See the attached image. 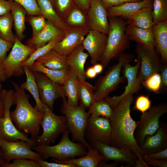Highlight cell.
<instances>
[{
    "label": "cell",
    "instance_id": "681fc988",
    "mask_svg": "<svg viewBox=\"0 0 167 167\" xmlns=\"http://www.w3.org/2000/svg\"><path fill=\"white\" fill-rule=\"evenodd\" d=\"M161 72V85L160 89L165 90L167 87V64H162L160 72Z\"/></svg>",
    "mask_w": 167,
    "mask_h": 167
},
{
    "label": "cell",
    "instance_id": "f5cc1de1",
    "mask_svg": "<svg viewBox=\"0 0 167 167\" xmlns=\"http://www.w3.org/2000/svg\"><path fill=\"white\" fill-rule=\"evenodd\" d=\"M145 155L151 158L160 160H167V148L157 152Z\"/></svg>",
    "mask_w": 167,
    "mask_h": 167
},
{
    "label": "cell",
    "instance_id": "d4e9b609",
    "mask_svg": "<svg viewBox=\"0 0 167 167\" xmlns=\"http://www.w3.org/2000/svg\"><path fill=\"white\" fill-rule=\"evenodd\" d=\"M152 30L161 62L167 64V20L154 24Z\"/></svg>",
    "mask_w": 167,
    "mask_h": 167
},
{
    "label": "cell",
    "instance_id": "db71d44e",
    "mask_svg": "<svg viewBox=\"0 0 167 167\" xmlns=\"http://www.w3.org/2000/svg\"><path fill=\"white\" fill-rule=\"evenodd\" d=\"M92 0H73L74 3L88 14Z\"/></svg>",
    "mask_w": 167,
    "mask_h": 167
},
{
    "label": "cell",
    "instance_id": "9f6ffc18",
    "mask_svg": "<svg viewBox=\"0 0 167 167\" xmlns=\"http://www.w3.org/2000/svg\"><path fill=\"white\" fill-rule=\"evenodd\" d=\"M97 74L101 73L103 71L104 66L101 63H97L92 66Z\"/></svg>",
    "mask_w": 167,
    "mask_h": 167
},
{
    "label": "cell",
    "instance_id": "1f68e13d",
    "mask_svg": "<svg viewBox=\"0 0 167 167\" xmlns=\"http://www.w3.org/2000/svg\"><path fill=\"white\" fill-rule=\"evenodd\" d=\"M23 67L26 79L25 81L20 86L30 92L35 101L36 105L34 107L41 113H43V103L40 97L37 85L33 72L30 70L28 66H24Z\"/></svg>",
    "mask_w": 167,
    "mask_h": 167
},
{
    "label": "cell",
    "instance_id": "d6a6232c",
    "mask_svg": "<svg viewBox=\"0 0 167 167\" xmlns=\"http://www.w3.org/2000/svg\"><path fill=\"white\" fill-rule=\"evenodd\" d=\"M64 21L71 28H89L87 14L79 8L74 3Z\"/></svg>",
    "mask_w": 167,
    "mask_h": 167
},
{
    "label": "cell",
    "instance_id": "7402d4cb",
    "mask_svg": "<svg viewBox=\"0 0 167 167\" xmlns=\"http://www.w3.org/2000/svg\"><path fill=\"white\" fill-rule=\"evenodd\" d=\"M82 44L78 46L66 56V59L70 67L77 75L78 80H86L84 65L89 56L88 53L84 51Z\"/></svg>",
    "mask_w": 167,
    "mask_h": 167
},
{
    "label": "cell",
    "instance_id": "7bdbcfd3",
    "mask_svg": "<svg viewBox=\"0 0 167 167\" xmlns=\"http://www.w3.org/2000/svg\"><path fill=\"white\" fill-rule=\"evenodd\" d=\"M1 167H41V166L36 161L26 158H19L13 160L11 163H5Z\"/></svg>",
    "mask_w": 167,
    "mask_h": 167
},
{
    "label": "cell",
    "instance_id": "e0dca14e",
    "mask_svg": "<svg viewBox=\"0 0 167 167\" xmlns=\"http://www.w3.org/2000/svg\"><path fill=\"white\" fill-rule=\"evenodd\" d=\"M88 15L90 30L108 35L109 28L107 10L101 0H92Z\"/></svg>",
    "mask_w": 167,
    "mask_h": 167
},
{
    "label": "cell",
    "instance_id": "83f0119b",
    "mask_svg": "<svg viewBox=\"0 0 167 167\" xmlns=\"http://www.w3.org/2000/svg\"><path fill=\"white\" fill-rule=\"evenodd\" d=\"M122 18L126 19L127 24L140 28L152 29L154 25L152 20V7L143 9Z\"/></svg>",
    "mask_w": 167,
    "mask_h": 167
},
{
    "label": "cell",
    "instance_id": "ba28073f",
    "mask_svg": "<svg viewBox=\"0 0 167 167\" xmlns=\"http://www.w3.org/2000/svg\"><path fill=\"white\" fill-rule=\"evenodd\" d=\"M43 105L44 116L41 125L43 132L41 135L34 139L35 145H49L54 142L60 134L68 130L65 115H57L46 105L43 103Z\"/></svg>",
    "mask_w": 167,
    "mask_h": 167
},
{
    "label": "cell",
    "instance_id": "e575fe53",
    "mask_svg": "<svg viewBox=\"0 0 167 167\" xmlns=\"http://www.w3.org/2000/svg\"><path fill=\"white\" fill-rule=\"evenodd\" d=\"M95 87L85 80H78V95L80 105L85 109H89L94 102L93 93Z\"/></svg>",
    "mask_w": 167,
    "mask_h": 167
},
{
    "label": "cell",
    "instance_id": "4fadbf2b",
    "mask_svg": "<svg viewBox=\"0 0 167 167\" xmlns=\"http://www.w3.org/2000/svg\"><path fill=\"white\" fill-rule=\"evenodd\" d=\"M40 97L42 103L53 111L55 101L66 97L63 86L50 79L45 74L33 71Z\"/></svg>",
    "mask_w": 167,
    "mask_h": 167
},
{
    "label": "cell",
    "instance_id": "d6986e66",
    "mask_svg": "<svg viewBox=\"0 0 167 167\" xmlns=\"http://www.w3.org/2000/svg\"><path fill=\"white\" fill-rule=\"evenodd\" d=\"M86 130L88 133L98 141L110 145L111 127L109 119L101 117L90 116Z\"/></svg>",
    "mask_w": 167,
    "mask_h": 167
},
{
    "label": "cell",
    "instance_id": "4316f807",
    "mask_svg": "<svg viewBox=\"0 0 167 167\" xmlns=\"http://www.w3.org/2000/svg\"><path fill=\"white\" fill-rule=\"evenodd\" d=\"M40 14L65 32L70 27L58 15L49 0H36Z\"/></svg>",
    "mask_w": 167,
    "mask_h": 167
},
{
    "label": "cell",
    "instance_id": "e7e4bbea",
    "mask_svg": "<svg viewBox=\"0 0 167 167\" xmlns=\"http://www.w3.org/2000/svg\"><path fill=\"white\" fill-rule=\"evenodd\" d=\"M49 1L51 2V3L53 5L55 9V0H49Z\"/></svg>",
    "mask_w": 167,
    "mask_h": 167
},
{
    "label": "cell",
    "instance_id": "8992f818",
    "mask_svg": "<svg viewBox=\"0 0 167 167\" xmlns=\"http://www.w3.org/2000/svg\"><path fill=\"white\" fill-rule=\"evenodd\" d=\"M62 99L61 113L65 116L68 130L72 135L73 141H78L87 148L89 145L85 138V131L90 114L81 105L72 106L68 105L66 97Z\"/></svg>",
    "mask_w": 167,
    "mask_h": 167
},
{
    "label": "cell",
    "instance_id": "4dcf8cb0",
    "mask_svg": "<svg viewBox=\"0 0 167 167\" xmlns=\"http://www.w3.org/2000/svg\"><path fill=\"white\" fill-rule=\"evenodd\" d=\"M78 80L76 73L70 67L69 74L62 86L67 98V103L72 106L79 105L77 89Z\"/></svg>",
    "mask_w": 167,
    "mask_h": 167
},
{
    "label": "cell",
    "instance_id": "bcb514c9",
    "mask_svg": "<svg viewBox=\"0 0 167 167\" xmlns=\"http://www.w3.org/2000/svg\"><path fill=\"white\" fill-rule=\"evenodd\" d=\"M14 45V43L7 41L0 35V63H2L7 56V54Z\"/></svg>",
    "mask_w": 167,
    "mask_h": 167
},
{
    "label": "cell",
    "instance_id": "7dc6e473",
    "mask_svg": "<svg viewBox=\"0 0 167 167\" xmlns=\"http://www.w3.org/2000/svg\"><path fill=\"white\" fill-rule=\"evenodd\" d=\"M143 158L148 165L157 167H167V160H160L148 157L145 154L143 155Z\"/></svg>",
    "mask_w": 167,
    "mask_h": 167
},
{
    "label": "cell",
    "instance_id": "277c9868",
    "mask_svg": "<svg viewBox=\"0 0 167 167\" xmlns=\"http://www.w3.org/2000/svg\"><path fill=\"white\" fill-rule=\"evenodd\" d=\"M109 28L105 51L101 61L104 67L129 46V39L125 32L126 20L121 17L108 16Z\"/></svg>",
    "mask_w": 167,
    "mask_h": 167
},
{
    "label": "cell",
    "instance_id": "91938a15",
    "mask_svg": "<svg viewBox=\"0 0 167 167\" xmlns=\"http://www.w3.org/2000/svg\"><path fill=\"white\" fill-rule=\"evenodd\" d=\"M135 167H150L146 163H144L138 159L135 161Z\"/></svg>",
    "mask_w": 167,
    "mask_h": 167
},
{
    "label": "cell",
    "instance_id": "ac0fdd59",
    "mask_svg": "<svg viewBox=\"0 0 167 167\" xmlns=\"http://www.w3.org/2000/svg\"><path fill=\"white\" fill-rule=\"evenodd\" d=\"M129 63H126L122 67L124 76L126 78L127 81V84L124 92L119 96H108L105 98V100L113 109L116 107L120 100L125 96L131 93L134 94L138 91L135 84L140 66L139 56L137 55V59L135 65L132 66Z\"/></svg>",
    "mask_w": 167,
    "mask_h": 167
},
{
    "label": "cell",
    "instance_id": "cb8c5ba5",
    "mask_svg": "<svg viewBox=\"0 0 167 167\" xmlns=\"http://www.w3.org/2000/svg\"><path fill=\"white\" fill-rule=\"evenodd\" d=\"M86 154L78 158H73L65 161H59L55 159V162L73 165L75 167H96L99 163L103 161V156L89 144L87 147Z\"/></svg>",
    "mask_w": 167,
    "mask_h": 167
},
{
    "label": "cell",
    "instance_id": "484cf974",
    "mask_svg": "<svg viewBox=\"0 0 167 167\" xmlns=\"http://www.w3.org/2000/svg\"><path fill=\"white\" fill-rule=\"evenodd\" d=\"M125 32L129 40L148 48L155 47V42L152 29L140 28L127 24Z\"/></svg>",
    "mask_w": 167,
    "mask_h": 167
},
{
    "label": "cell",
    "instance_id": "680465c9",
    "mask_svg": "<svg viewBox=\"0 0 167 167\" xmlns=\"http://www.w3.org/2000/svg\"><path fill=\"white\" fill-rule=\"evenodd\" d=\"M118 163L115 162L110 164H107L105 162L101 161L99 163L97 167H116Z\"/></svg>",
    "mask_w": 167,
    "mask_h": 167
},
{
    "label": "cell",
    "instance_id": "94428289",
    "mask_svg": "<svg viewBox=\"0 0 167 167\" xmlns=\"http://www.w3.org/2000/svg\"><path fill=\"white\" fill-rule=\"evenodd\" d=\"M6 163L3 151L0 146V167Z\"/></svg>",
    "mask_w": 167,
    "mask_h": 167
},
{
    "label": "cell",
    "instance_id": "7c38bea8",
    "mask_svg": "<svg viewBox=\"0 0 167 167\" xmlns=\"http://www.w3.org/2000/svg\"><path fill=\"white\" fill-rule=\"evenodd\" d=\"M87 136L89 144L103 156V159L102 161L106 162L113 160L118 164H126L130 166H135L138 158L129 149L119 148L101 143L95 139L88 133Z\"/></svg>",
    "mask_w": 167,
    "mask_h": 167
},
{
    "label": "cell",
    "instance_id": "9c48e42d",
    "mask_svg": "<svg viewBox=\"0 0 167 167\" xmlns=\"http://www.w3.org/2000/svg\"><path fill=\"white\" fill-rule=\"evenodd\" d=\"M35 50L23 44L16 36L10 53L1 63L6 78L22 76L24 73L22 63Z\"/></svg>",
    "mask_w": 167,
    "mask_h": 167
},
{
    "label": "cell",
    "instance_id": "d590c367",
    "mask_svg": "<svg viewBox=\"0 0 167 167\" xmlns=\"http://www.w3.org/2000/svg\"><path fill=\"white\" fill-rule=\"evenodd\" d=\"M64 35L55 37L44 45L36 49L28 58L22 63V66H27L29 67L38 58L53 49L55 45L62 40Z\"/></svg>",
    "mask_w": 167,
    "mask_h": 167
},
{
    "label": "cell",
    "instance_id": "b9f144b4",
    "mask_svg": "<svg viewBox=\"0 0 167 167\" xmlns=\"http://www.w3.org/2000/svg\"><path fill=\"white\" fill-rule=\"evenodd\" d=\"M74 3L73 0H55V9L64 21Z\"/></svg>",
    "mask_w": 167,
    "mask_h": 167
},
{
    "label": "cell",
    "instance_id": "52a82bcc",
    "mask_svg": "<svg viewBox=\"0 0 167 167\" xmlns=\"http://www.w3.org/2000/svg\"><path fill=\"white\" fill-rule=\"evenodd\" d=\"M14 90L3 89L1 99L4 106V115L0 116V139L9 141L23 140L30 144L32 148L35 145L34 139L19 131L14 125L10 116V108L13 105Z\"/></svg>",
    "mask_w": 167,
    "mask_h": 167
},
{
    "label": "cell",
    "instance_id": "8d00e7d4",
    "mask_svg": "<svg viewBox=\"0 0 167 167\" xmlns=\"http://www.w3.org/2000/svg\"><path fill=\"white\" fill-rule=\"evenodd\" d=\"M13 20L11 12L0 16V35L4 39L13 43L16 36L12 32Z\"/></svg>",
    "mask_w": 167,
    "mask_h": 167
},
{
    "label": "cell",
    "instance_id": "836d02e7",
    "mask_svg": "<svg viewBox=\"0 0 167 167\" xmlns=\"http://www.w3.org/2000/svg\"><path fill=\"white\" fill-rule=\"evenodd\" d=\"M29 67L32 71L44 73L51 80L62 86L68 76L69 70L49 69L36 61Z\"/></svg>",
    "mask_w": 167,
    "mask_h": 167
},
{
    "label": "cell",
    "instance_id": "be15d7a7",
    "mask_svg": "<svg viewBox=\"0 0 167 167\" xmlns=\"http://www.w3.org/2000/svg\"><path fill=\"white\" fill-rule=\"evenodd\" d=\"M2 86L1 84V82L0 81V99H1L2 93Z\"/></svg>",
    "mask_w": 167,
    "mask_h": 167
},
{
    "label": "cell",
    "instance_id": "5bb4252c",
    "mask_svg": "<svg viewBox=\"0 0 167 167\" xmlns=\"http://www.w3.org/2000/svg\"><path fill=\"white\" fill-rule=\"evenodd\" d=\"M0 146L4 153L6 163L19 158H26L39 161L40 156L32 150V146L23 140L9 141L0 139Z\"/></svg>",
    "mask_w": 167,
    "mask_h": 167
},
{
    "label": "cell",
    "instance_id": "6f0895ef",
    "mask_svg": "<svg viewBox=\"0 0 167 167\" xmlns=\"http://www.w3.org/2000/svg\"><path fill=\"white\" fill-rule=\"evenodd\" d=\"M7 79L2 64L0 63V81L1 83L4 82L6 81Z\"/></svg>",
    "mask_w": 167,
    "mask_h": 167
},
{
    "label": "cell",
    "instance_id": "c3c4849f",
    "mask_svg": "<svg viewBox=\"0 0 167 167\" xmlns=\"http://www.w3.org/2000/svg\"><path fill=\"white\" fill-rule=\"evenodd\" d=\"M104 6L108 9L113 6H117L126 2H138L142 0H101Z\"/></svg>",
    "mask_w": 167,
    "mask_h": 167
},
{
    "label": "cell",
    "instance_id": "6da1fadb",
    "mask_svg": "<svg viewBox=\"0 0 167 167\" xmlns=\"http://www.w3.org/2000/svg\"><path fill=\"white\" fill-rule=\"evenodd\" d=\"M133 95L131 93L125 96L113 109L109 119L111 127L110 145L119 148H128L138 160L146 163L143 158V152L134 136L138 122L134 120L130 114L131 107L134 100Z\"/></svg>",
    "mask_w": 167,
    "mask_h": 167
},
{
    "label": "cell",
    "instance_id": "816d5d0a",
    "mask_svg": "<svg viewBox=\"0 0 167 167\" xmlns=\"http://www.w3.org/2000/svg\"><path fill=\"white\" fill-rule=\"evenodd\" d=\"M12 1L11 0H0V16L11 12Z\"/></svg>",
    "mask_w": 167,
    "mask_h": 167
},
{
    "label": "cell",
    "instance_id": "03108f58",
    "mask_svg": "<svg viewBox=\"0 0 167 167\" xmlns=\"http://www.w3.org/2000/svg\"><path fill=\"white\" fill-rule=\"evenodd\" d=\"M143 1H148V0H142Z\"/></svg>",
    "mask_w": 167,
    "mask_h": 167
},
{
    "label": "cell",
    "instance_id": "30bf717a",
    "mask_svg": "<svg viewBox=\"0 0 167 167\" xmlns=\"http://www.w3.org/2000/svg\"><path fill=\"white\" fill-rule=\"evenodd\" d=\"M167 112V105L162 103L155 105L142 113L138 121L135 137L138 145L140 146L145 137L154 135L159 126V119Z\"/></svg>",
    "mask_w": 167,
    "mask_h": 167
},
{
    "label": "cell",
    "instance_id": "8fae6325",
    "mask_svg": "<svg viewBox=\"0 0 167 167\" xmlns=\"http://www.w3.org/2000/svg\"><path fill=\"white\" fill-rule=\"evenodd\" d=\"M136 52L139 57L140 64L135 85L139 90L143 81L154 73H159L162 63L154 48L137 44Z\"/></svg>",
    "mask_w": 167,
    "mask_h": 167
},
{
    "label": "cell",
    "instance_id": "ee69618b",
    "mask_svg": "<svg viewBox=\"0 0 167 167\" xmlns=\"http://www.w3.org/2000/svg\"><path fill=\"white\" fill-rule=\"evenodd\" d=\"M21 6L29 15H40L36 0H11Z\"/></svg>",
    "mask_w": 167,
    "mask_h": 167
},
{
    "label": "cell",
    "instance_id": "11a10c76",
    "mask_svg": "<svg viewBox=\"0 0 167 167\" xmlns=\"http://www.w3.org/2000/svg\"><path fill=\"white\" fill-rule=\"evenodd\" d=\"M97 75V74L92 66L88 68L86 71H85V77L88 78H94Z\"/></svg>",
    "mask_w": 167,
    "mask_h": 167
},
{
    "label": "cell",
    "instance_id": "7a4b0ae2",
    "mask_svg": "<svg viewBox=\"0 0 167 167\" xmlns=\"http://www.w3.org/2000/svg\"><path fill=\"white\" fill-rule=\"evenodd\" d=\"M15 90L13 105L15 110L10 111L11 119L16 128L20 132L31 136L34 139L40 133V127L44 116L41 113L33 107L29 101L30 96L25 90L17 83L11 82Z\"/></svg>",
    "mask_w": 167,
    "mask_h": 167
},
{
    "label": "cell",
    "instance_id": "60d3db41",
    "mask_svg": "<svg viewBox=\"0 0 167 167\" xmlns=\"http://www.w3.org/2000/svg\"><path fill=\"white\" fill-rule=\"evenodd\" d=\"M142 84L147 88L156 94H159L161 85V79L159 73L153 74L143 81Z\"/></svg>",
    "mask_w": 167,
    "mask_h": 167
},
{
    "label": "cell",
    "instance_id": "603a6c76",
    "mask_svg": "<svg viewBox=\"0 0 167 167\" xmlns=\"http://www.w3.org/2000/svg\"><path fill=\"white\" fill-rule=\"evenodd\" d=\"M151 0L135 2H126L120 5L113 6L107 10L108 16L122 18L130 15L143 9L152 7Z\"/></svg>",
    "mask_w": 167,
    "mask_h": 167
},
{
    "label": "cell",
    "instance_id": "f1b7e54d",
    "mask_svg": "<svg viewBox=\"0 0 167 167\" xmlns=\"http://www.w3.org/2000/svg\"><path fill=\"white\" fill-rule=\"evenodd\" d=\"M46 67L55 70H69L70 66L66 56L61 54L52 49L45 54L39 57L35 61Z\"/></svg>",
    "mask_w": 167,
    "mask_h": 167
},
{
    "label": "cell",
    "instance_id": "f6af8a7d",
    "mask_svg": "<svg viewBox=\"0 0 167 167\" xmlns=\"http://www.w3.org/2000/svg\"><path fill=\"white\" fill-rule=\"evenodd\" d=\"M151 101L149 98V96L140 95L137 97L133 109L143 113L149 109L151 108Z\"/></svg>",
    "mask_w": 167,
    "mask_h": 167
},
{
    "label": "cell",
    "instance_id": "6125c7cd",
    "mask_svg": "<svg viewBox=\"0 0 167 167\" xmlns=\"http://www.w3.org/2000/svg\"><path fill=\"white\" fill-rule=\"evenodd\" d=\"M4 106L3 101L0 99V116L2 117L4 113Z\"/></svg>",
    "mask_w": 167,
    "mask_h": 167
},
{
    "label": "cell",
    "instance_id": "ab89813d",
    "mask_svg": "<svg viewBox=\"0 0 167 167\" xmlns=\"http://www.w3.org/2000/svg\"><path fill=\"white\" fill-rule=\"evenodd\" d=\"M26 21L31 25L32 29V36L38 34L44 28L46 20L41 15H29L26 18Z\"/></svg>",
    "mask_w": 167,
    "mask_h": 167
},
{
    "label": "cell",
    "instance_id": "44dd1931",
    "mask_svg": "<svg viewBox=\"0 0 167 167\" xmlns=\"http://www.w3.org/2000/svg\"><path fill=\"white\" fill-rule=\"evenodd\" d=\"M64 34L63 30L51 22L46 20L44 28L36 36L28 39L26 45L36 50L44 45L54 37Z\"/></svg>",
    "mask_w": 167,
    "mask_h": 167
},
{
    "label": "cell",
    "instance_id": "f35d334b",
    "mask_svg": "<svg viewBox=\"0 0 167 167\" xmlns=\"http://www.w3.org/2000/svg\"><path fill=\"white\" fill-rule=\"evenodd\" d=\"M152 9L154 24L167 20V0H153Z\"/></svg>",
    "mask_w": 167,
    "mask_h": 167
},
{
    "label": "cell",
    "instance_id": "ffe728a7",
    "mask_svg": "<svg viewBox=\"0 0 167 167\" xmlns=\"http://www.w3.org/2000/svg\"><path fill=\"white\" fill-rule=\"evenodd\" d=\"M143 155L154 153L167 148V125L163 121H160L159 126L153 135L147 136L139 146Z\"/></svg>",
    "mask_w": 167,
    "mask_h": 167
},
{
    "label": "cell",
    "instance_id": "f907efd6",
    "mask_svg": "<svg viewBox=\"0 0 167 167\" xmlns=\"http://www.w3.org/2000/svg\"><path fill=\"white\" fill-rule=\"evenodd\" d=\"M41 167H75L71 164H65L56 162H49L42 159L38 161Z\"/></svg>",
    "mask_w": 167,
    "mask_h": 167
},
{
    "label": "cell",
    "instance_id": "3957f363",
    "mask_svg": "<svg viewBox=\"0 0 167 167\" xmlns=\"http://www.w3.org/2000/svg\"><path fill=\"white\" fill-rule=\"evenodd\" d=\"M70 133L68 130L63 133L61 140L56 145L37 144L32 149L44 160L52 158L59 161H65L85 155L87 152V147L80 142L71 141L69 138Z\"/></svg>",
    "mask_w": 167,
    "mask_h": 167
},
{
    "label": "cell",
    "instance_id": "74e56055",
    "mask_svg": "<svg viewBox=\"0 0 167 167\" xmlns=\"http://www.w3.org/2000/svg\"><path fill=\"white\" fill-rule=\"evenodd\" d=\"M88 109L90 116L93 117H101L109 119L113 112L112 108L104 99L94 101Z\"/></svg>",
    "mask_w": 167,
    "mask_h": 167
},
{
    "label": "cell",
    "instance_id": "9a60e30c",
    "mask_svg": "<svg viewBox=\"0 0 167 167\" xmlns=\"http://www.w3.org/2000/svg\"><path fill=\"white\" fill-rule=\"evenodd\" d=\"M107 36V35L99 32L89 30L85 37L82 45L90 57L92 64L101 61L105 51Z\"/></svg>",
    "mask_w": 167,
    "mask_h": 167
},
{
    "label": "cell",
    "instance_id": "5b68a950",
    "mask_svg": "<svg viewBox=\"0 0 167 167\" xmlns=\"http://www.w3.org/2000/svg\"><path fill=\"white\" fill-rule=\"evenodd\" d=\"M118 56V63L110 67L105 75L97 81L93 93L94 101L105 99L124 81L125 77L121 76L122 66L126 63L131 62L134 56L131 54L123 53Z\"/></svg>",
    "mask_w": 167,
    "mask_h": 167
},
{
    "label": "cell",
    "instance_id": "2e32d148",
    "mask_svg": "<svg viewBox=\"0 0 167 167\" xmlns=\"http://www.w3.org/2000/svg\"><path fill=\"white\" fill-rule=\"evenodd\" d=\"M90 29L88 27L71 28L65 32L63 38L53 49L58 53L67 56L82 44Z\"/></svg>",
    "mask_w": 167,
    "mask_h": 167
},
{
    "label": "cell",
    "instance_id": "f546056e",
    "mask_svg": "<svg viewBox=\"0 0 167 167\" xmlns=\"http://www.w3.org/2000/svg\"><path fill=\"white\" fill-rule=\"evenodd\" d=\"M11 12L13 17L16 36L22 41L26 36L24 33L26 29L25 22L27 12L21 6L13 1L11 5Z\"/></svg>",
    "mask_w": 167,
    "mask_h": 167
}]
</instances>
